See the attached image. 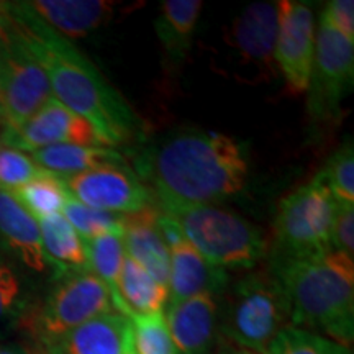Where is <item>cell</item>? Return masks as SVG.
<instances>
[{
    "mask_svg": "<svg viewBox=\"0 0 354 354\" xmlns=\"http://www.w3.org/2000/svg\"><path fill=\"white\" fill-rule=\"evenodd\" d=\"M215 354H259V353L250 351V349H243V348L232 346V344H227V346H223L218 353H215Z\"/></svg>",
    "mask_w": 354,
    "mask_h": 354,
    "instance_id": "836d02e7",
    "label": "cell"
},
{
    "mask_svg": "<svg viewBox=\"0 0 354 354\" xmlns=\"http://www.w3.org/2000/svg\"><path fill=\"white\" fill-rule=\"evenodd\" d=\"M63 216L84 241L107 233L123 234V225H125L123 215L92 209V207L74 201L71 196L63 209Z\"/></svg>",
    "mask_w": 354,
    "mask_h": 354,
    "instance_id": "484cf974",
    "label": "cell"
},
{
    "mask_svg": "<svg viewBox=\"0 0 354 354\" xmlns=\"http://www.w3.org/2000/svg\"><path fill=\"white\" fill-rule=\"evenodd\" d=\"M268 354H353V351L326 336L287 326L274 339Z\"/></svg>",
    "mask_w": 354,
    "mask_h": 354,
    "instance_id": "83f0119b",
    "label": "cell"
},
{
    "mask_svg": "<svg viewBox=\"0 0 354 354\" xmlns=\"http://www.w3.org/2000/svg\"><path fill=\"white\" fill-rule=\"evenodd\" d=\"M315 55V19L308 2H277L276 63L292 95L307 92Z\"/></svg>",
    "mask_w": 354,
    "mask_h": 354,
    "instance_id": "7c38bea8",
    "label": "cell"
},
{
    "mask_svg": "<svg viewBox=\"0 0 354 354\" xmlns=\"http://www.w3.org/2000/svg\"><path fill=\"white\" fill-rule=\"evenodd\" d=\"M276 38L277 2L251 3L225 26L214 69L248 86L276 81Z\"/></svg>",
    "mask_w": 354,
    "mask_h": 354,
    "instance_id": "52a82bcc",
    "label": "cell"
},
{
    "mask_svg": "<svg viewBox=\"0 0 354 354\" xmlns=\"http://www.w3.org/2000/svg\"><path fill=\"white\" fill-rule=\"evenodd\" d=\"M84 245H86L88 271L94 272L107 286L115 308H117V312L123 313V305L120 295H118V281H120L122 266L127 256L122 234H100L92 240H86Z\"/></svg>",
    "mask_w": 354,
    "mask_h": 354,
    "instance_id": "cb8c5ba5",
    "label": "cell"
},
{
    "mask_svg": "<svg viewBox=\"0 0 354 354\" xmlns=\"http://www.w3.org/2000/svg\"><path fill=\"white\" fill-rule=\"evenodd\" d=\"M38 225L44 254L57 277L73 271H88L84 240L63 214L39 220Z\"/></svg>",
    "mask_w": 354,
    "mask_h": 354,
    "instance_id": "7402d4cb",
    "label": "cell"
},
{
    "mask_svg": "<svg viewBox=\"0 0 354 354\" xmlns=\"http://www.w3.org/2000/svg\"><path fill=\"white\" fill-rule=\"evenodd\" d=\"M74 201L92 209L130 215L153 205L149 189L128 165H109L63 177Z\"/></svg>",
    "mask_w": 354,
    "mask_h": 354,
    "instance_id": "8fae6325",
    "label": "cell"
},
{
    "mask_svg": "<svg viewBox=\"0 0 354 354\" xmlns=\"http://www.w3.org/2000/svg\"><path fill=\"white\" fill-rule=\"evenodd\" d=\"M123 354H135V351H133V344H131V338H130V342H128V344H127V348H125V353Z\"/></svg>",
    "mask_w": 354,
    "mask_h": 354,
    "instance_id": "d590c367",
    "label": "cell"
},
{
    "mask_svg": "<svg viewBox=\"0 0 354 354\" xmlns=\"http://www.w3.org/2000/svg\"><path fill=\"white\" fill-rule=\"evenodd\" d=\"M354 43L320 15L315 55L307 87V112L315 122L335 120L342 102L353 88Z\"/></svg>",
    "mask_w": 354,
    "mask_h": 354,
    "instance_id": "ba28073f",
    "label": "cell"
},
{
    "mask_svg": "<svg viewBox=\"0 0 354 354\" xmlns=\"http://www.w3.org/2000/svg\"><path fill=\"white\" fill-rule=\"evenodd\" d=\"M2 143L17 151H38L55 145L102 146L91 123L53 99L17 130H3Z\"/></svg>",
    "mask_w": 354,
    "mask_h": 354,
    "instance_id": "4fadbf2b",
    "label": "cell"
},
{
    "mask_svg": "<svg viewBox=\"0 0 354 354\" xmlns=\"http://www.w3.org/2000/svg\"><path fill=\"white\" fill-rule=\"evenodd\" d=\"M220 305V333L232 346L268 354L282 330L290 326L289 302L268 269L243 276Z\"/></svg>",
    "mask_w": 354,
    "mask_h": 354,
    "instance_id": "277c9868",
    "label": "cell"
},
{
    "mask_svg": "<svg viewBox=\"0 0 354 354\" xmlns=\"http://www.w3.org/2000/svg\"><path fill=\"white\" fill-rule=\"evenodd\" d=\"M13 197L38 221L61 214L69 194L63 177L50 171H41L35 179L17 190Z\"/></svg>",
    "mask_w": 354,
    "mask_h": 354,
    "instance_id": "d4e9b609",
    "label": "cell"
},
{
    "mask_svg": "<svg viewBox=\"0 0 354 354\" xmlns=\"http://www.w3.org/2000/svg\"><path fill=\"white\" fill-rule=\"evenodd\" d=\"M0 37H2V24H0Z\"/></svg>",
    "mask_w": 354,
    "mask_h": 354,
    "instance_id": "74e56055",
    "label": "cell"
},
{
    "mask_svg": "<svg viewBox=\"0 0 354 354\" xmlns=\"http://www.w3.org/2000/svg\"><path fill=\"white\" fill-rule=\"evenodd\" d=\"M0 236L26 268L37 272H44L50 268L38 220L6 190H0Z\"/></svg>",
    "mask_w": 354,
    "mask_h": 354,
    "instance_id": "ffe728a7",
    "label": "cell"
},
{
    "mask_svg": "<svg viewBox=\"0 0 354 354\" xmlns=\"http://www.w3.org/2000/svg\"><path fill=\"white\" fill-rule=\"evenodd\" d=\"M24 307V287L19 276L0 261V325L19 318Z\"/></svg>",
    "mask_w": 354,
    "mask_h": 354,
    "instance_id": "4dcf8cb0",
    "label": "cell"
},
{
    "mask_svg": "<svg viewBox=\"0 0 354 354\" xmlns=\"http://www.w3.org/2000/svg\"><path fill=\"white\" fill-rule=\"evenodd\" d=\"M336 201L322 172L279 203L269 259H313L328 254Z\"/></svg>",
    "mask_w": 354,
    "mask_h": 354,
    "instance_id": "8992f818",
    "label": "cell"
},
{
    "mask_svg": "<svg viewBox=\"0 0 354 354\" xmlns=\"http://www.w3.org/2000/svg\"><path fill=\"white\" fill-rule=\"evenodd\" d=\"M322 17L338 30L348 41L354 43V2L353 0H331L323 8Z\"/></svg>",
    "mask_w": 354,
    "mask_h": 354,
    "instance_id": "d6a6232c",
    "label": "cell"
},
{
    "mask_svg": "<svg viewBox=\"0 0 354 354\" xmlns=\"http://www.w3.org/2000/svg\"><path fill=\"white\" fill-rule=\"evenodd\" d=\"M123 313L131 315H153L165 312L169 302V287L161 284L131 258L125 256L118 281Z\"/></svg>",
    "mask_w": 354,
    "mask_h": 354,
    "instance_id": "603a6c76",
    "label": "cell"
},
{
    "mask_svg": "<svg viewBox=\"0 0 354 354\" xmlns=\"http://www.w3.org/2000/svg\"><path fill=\"white\" fill-rule=\"evenodd\" d=\"M117 312L107 286L91 271H73L59 277L37 320L43 344L84 323Z\"/></svg>",
    "mask_w": 354,
    "mask_h": 354,
    "instance_id": "30bf717a",
    "label": "cell"
},
{
    "mask_svg": "<svg viewBox=\"0 0 354 354\" xmlns=\"http://www.w3.org/2000/svg\"><path fill=\"white\" fill-rule=\"evenodd\" d=\"M0 10L2 28L19 39L44 69L53 97L86 118L102 146L115 148L141 138L145 125L138 115L71 39L39 20L26 2L3 3Z\"/></svg>",
    "mask_w": 354,
    "mask_h": 354,
    "instance_id": "6da1fadb",
    "label": "cell"
},
{
    "mask_svg": "<svg viewBox=\"0 0 354 354\" xmlns=\"http://www.w3.org/2000/svg\"><path fill=\"white\" fill-rule=\"evenodd\" d=\"M32 159L44 171L61 177L86 172L109 165H127L125 156L105 146L55 145L32 153Z\"/></svg>",
    "mask_w": 354,
    "mask_h": 354,
    "instance_id": "44dd1931",
    "label": "cell"
},
{
    "mask_svg": "<svg viewBox=\"0 0 354 354\" xmlns=\"http://www.w3.org/2000/svg\"><path fill=\"white\" fill-rule=\"evenodd\" d=\"M131 338L130 318L112 312L44 344L46 354H123Z\"/></svg>",
    "mask_w": 354,
    "mask_h": 354,
    "instance_id": "e0dca14e",
    "label": "cell"
},
{
    "mask_svg": "<svg viewBox=\"0 0 354 354\" xmlns=\"http://www.w3.org/2000/svg\"><path fill=\"white\" fill-rule=\"evenodd\" d=\"M331 250L354 258V203L336 202L331 228Z\"/></svg>",
    "mask_w": 354,
    "mask_h": 354,
    "instance_id": "1f68e13d",
    "label": "cell"
},
{
    "mask_svg": "<svg viewBox=\"0 0 354 354\" xmlns=\"http://www.w3.org/2000/svg\"><path fill=\"white\" fill-rule=\"evenodd\" d=\"M41 171L28 154L12 148L0 149V190L15 194Z\"/></svg>",
    "mask_w": 354,
    "mask_h": 354,
    "instance_id": "f546056e",
    "label": "cell"
},
{
    "mask_svg": "<svg viewBox=\"0 0 354 354\" xmlns=\"http://www.w3.org/2000/svg\"><path fill=\"white\" fill-rule=\"evenodd\" d=\"M53 97L44 69L19 39L2 28L0 37V109L7 130H17Z\"/></svg>",
    "mask_w": 354,
    "mask_h": 354,
    "instance_id": "9c48e42d",
    "label": "cell"
},
{
    "mask_svg": "<svg viewBox=\"0 0 354 354\" xmlns=\"http://www.w3.org/2000/svg\"><path fill=\"white\" fill-rule=\"evenodd\" d=\"M201 10V0H166L159 3L154 30L161 44L162 68L167 76H177L187 59Z\"/></svg>",
    "mask_w": 354,
    "mask_h": 354,
    "instance_id": "ac0fdd59",
    "label": "cell"
},
{
    "mask_svg": "<svg viewBox=\"0 0 354 354\" xmlns=\"http://www.w3.org/2000/svg\"><path fill=\"white\" fill-rule=\"evenodd\" d=\"M0 122H2V109H0Z\"/></svg>",
    "mask_w": 354,
    "mask_h": 354,
    "instance_id": "8d00e7d4",
    "label": "cell"
},
{
    "mask_svg": "<svg viewBox=\"0 0 354 354\" xmlns=\"http://www.w3.org/2000/svg\"><path fill=\"white\" fill-rule=\"evenodd\" d=\"M159 210L154 205L123 215V246L128 258L138 263L158 282L167 286L169 282V248L166 246L158 228Z\"/></svg>",
    "mask_w": 354,
    "mask_h": 354,
    "instance_id": "d6986e66",
    "label": "cell"
},
{
    "mask_svg": "<svg viewBox=\"0 0 354 354\" xmlns=\"http://www.w3.org/2000/svg\"><path fill=\"white\" fill-rule=\"evenodd\" d=\"M286 292L290 326L351 348L354 339L353 258L330 251L313 259H269Z\"/></svg>",
    "mask_w": 354,
    "mask_h": 354,
    "instance_id": "3957f363",
    "label": "cell"
},
{
    "mask_svg": "<svg viewBox=\"0 0 354 354\" xmlns=\"http://www.w3.org/2000/svg\"><path fill=\"white\" fill-rule=\"evenodd\" d=\"M336 202L354 203V149L353 140H346L331 154L320 171Z\"/></svg>",
    "mask_w": 354,
    "mask_h": 354,
    "instance_id": "f1b7e54d",
    "label": "cell"
},
{
    "mask_svg": "<svg viewBox=\"0 0 354 354\" xmlns=\"http://www.w3.org/2000/svg\"><path fill=\"white\" fill-rule=\"evenodd\" d=\"M30 10L64 38H84L107 25L122 2L110 0H35Z\"/></svg>",
    "mask_w": 354,
    "mask_h": 354,
    "instance_id": "2e32d148",
    "label": "cell"
},
{
    "mask_svg": "<svg viewBox=\"0 0 354 354\" xmlns=\"http://www.w3.org/2000/svg\"><path fill=\"white\" fill-rule=\"evenodd\" d=\"M131 344L135 354H177L162 313L131 315Z\"/></svg>",
    "mask_w": 354,
    "mask_h": 354,
    "instance_id": "4316f807",
    "label": "cell"
},
{
    "mask_svg": "<svg viewBox=\"0 0 354 354\" xmlns=\"http://www.w3.org/2000/svg\"><path fill=\"white\" fill-rule=\"evenodd\" d=\"M135 167V174L165 212L240 194L250 172V154L232 136L189 128L141 149Z\"/></svg>",
    "mask_w": 354,
    "mask_h": 354,
    "instance_id": "7a4b0ae2",
    "label": "cell"
},
{
    "mask_svg": "<svg viewBox=\"0 0 354 354\" xmlns=\"http://www.w3.org/2000/svg\"><path fill=\"white\" fill-rule=\"evenodd\" d=\"M169 302L174 304L198 294L221 295L230 284L227 269L212 264L187 240L169 250Z\"/></svg>",
    "mask_w": 354,
    "mask_h": 354,
    "instance_id": "9a60e30c",
    "label": "cell"
},
{
    "mask_svg": "<svg viewBox=\"0 0 354 354\" xmlns=\"http://www.w3.org/2000/svg\"><path fill=\"white\" fill-rule=\"evenodd\" d=\"M218 297L198 294L167 304L165 318L177 354H215L220 331Z\"/></svg>",
    "mask_w": 354,
    "mask_h": 354,
    "instance_id": "5bb4252c",
    "label": "cell"
},
{
    "mask_svg": "<svg viewBox=\"0 0 354 354\" xmlns=\"http://www.w3.org/2000/svg\"><path fill=\"white\" fill-rule=\"evenodd\" d=\"M180 228L184 238L220 268H256L268 256L263 230L232 210L214 203L185 205L165 210Z\"/></svg>",
    "mask_w": 354,
    "mask_h": 354,
    "instance_id": "5b68a950",
    "label": "cell"
},
{
    "mask_svg": "<svg viewBox=\"0 0 354 354\" xmlns=\"http://www.w3.org/2000/svg\"><path fill=\"white\" fill-rule=\"evenodd\" d=\"M0 354H26V353L24 349L17 346H2V344H0Z\"/></svg>",
    "mask_w": 354,
    "mask_h": 354,
    "instance_id": "e575fe53",
    "label": "cell"
}]
</instances>
